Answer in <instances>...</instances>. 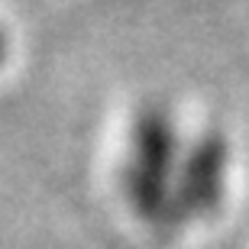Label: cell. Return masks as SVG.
Masks as SVG:
<instances>
[{
  "label": "cell",
  "instance_id": "1",
  "mask_svg": "<svg viewBox=\"0 0 249 249\" xmlns=\"http://www.w3.org/2000/svg\"><path fill=\"white\" fill-rule=\"evenodd\" d=\"M3 52H7V39H3V29H0V58H3Z\"/></svg>",
  "mask_w": 249,
  "mask_h": 249
}]
</instances>
